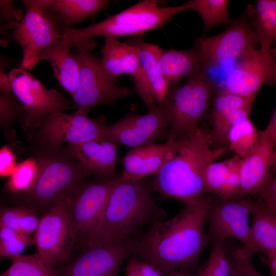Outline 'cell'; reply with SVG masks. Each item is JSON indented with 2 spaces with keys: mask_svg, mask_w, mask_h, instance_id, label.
<instances>
[{
  "mask_svg": "<svg viewBox=\"0 0 276 276\" xmlns=\"http://www.w3.org/2000/svg\"><path fill=\"white\" fill-rule=\"evenodd\" d=\"M212 199L207 194L196 203L185 205L173 217L151 224L140 238L134 240L132 254L164 275L192 268L210 242L205 225Z\"/></svg>",
  "mask_w": 276,
  "mask_h": 276,
  "instance_id": "cell-1",
  "label": "cell"
},
{
  "mask_svg": "<svg viewBox=\"0 0 276 276\" xmlns=\"http://www.w3.org/2000/svg\"><path fill=\"white\" fill-rule=\"evenodd\" d=\"M175 142L173 155L153 176V188L163 197L185 205L193 204L208 194L205 186L207 168L228 148H213L210 131L201 127Z\"/></svg>",
  "mask_w": 276,
  "mask_h": 276,
  "instance_id": "cell-2",
  "label": "cell"
},
{
  "mask_svg": "<svg viewBox=\"0 0 276 276\" xmlns=\"http://www.w3.org/2000/svg\"><path fill=\"white\" fill-rule=\"evenodd\" d=\"M154 191L152 181L145 178L123 180L119 177L85 246L131 238L146 224L165 219L166 212L156 203Z\"/></svg>",
  "mask_w": 276,
  "mask_h": 276,
  "instance_id": "cell-3",
  "label": "cell"
},
{
  "mask_svg": "<svg viewBox=\"0 0 276 276\" xmlns=\"http://www.w3.org/2000/svg\"><path fill=\"white\" fill-rule=\"evenodd\" d=\"M187 10L185 4L178 6H161L158 1L144 0L110 16L98 23L81 28L62 26V40L71 49H94L96 42L91 37L100 36L119 37L142 35L162 27L177 13Z\"/></svg>",
  "mask_w": 276,
  "mask_h": 276,
  "instance_id": "cell-4",
  "label": "cell"
},
{
  "mask_svg": "<svg viewBox=\"0 0 276 276\" xmlns=\"http://www.w3.org/2000/svg\"><path fill=\"white\" fill-rule=\"evenodd\" d=\"M38 173L33 187L24 193L33 206L46 211L65 204L90 175L71 155L67 148L51 150H35Z\"/></svg>",
  "mask_w": 276,
  "mask_h": 276,
  "instance_id": "cell-5",
  "label": "cell"
},
{
  "mask_svg": "<svg viewBox=\"0 0 276 276\" xmlns=\"http://www.w3.org/2000/svg\"><path fill=\"white\" fill-rule=\"evenodd\" d=\"M216 89L205 72L188 78L182 85L168 88L160 105L169 124L167 141L174 143L189 137L200 127Z\"/></svg>",
  "mask_w": 276,
  "mask_h": 276,
  "instance_id": "cell-6",
  "label": "cell"
},
{
  "mask_svg": "<svg viewBox=\"0 0 276 276\" xmlns=\"http://www.w3.org/2000/svg\"><path fill=\"white\" fill-rule=\"evenodd\" d=\"M26 12L11 35L22 50L20 68L30 70L39 61L41 53L62 39V26L42 0L21 1Z\"/></svg>",
  "mask_w": 276,
  "mask_h": 276,
  "instance_id": "cell-7",
  "label": "cell"
},
{
  "mask_svg": "<svg viewBox=\"0 0 276 276\" xmlns=\"http://www.w3.org/2000/svg\"><path fill=\"white\" fill-rule=\"evenodd\" d=\"M105 125L104 117L95 120L76 111L72 114L53 112L42 119L30 139L35 150H56L62 148L64 143L69 145L104 140L102 132Z\"/></svg>",
  "mask_w": 276,
  "mask_h": 276,
  "instance_id": "cell-8",
  "label": "cell"
},
{
  "mask_svg": "<svg viewBox=\"0 0 276 276\" xmlns=\"http://www.w3.org/2000/svg\"><path fill=\"white\" fill-rule=\"evenodd\" d=\"M74 55L79 67V82L72 96L77 113L87 116L94 106L112 105L116 100L133 93L111 80L103 69L101 59L89 51L76 48Z\"/></svg>",
  "mask_w": 276,
  "mask_h": 276,
  "instance_id": "cell-9",
  "label": "cell"
},
{
  "mask_svg": "<svg viewBox=\"0 0 276 276\" xmlns=\"http://www.w3.org/2000/svg\"><path fill=\"white\" fill-rule=\"evenodd\" d=\"M11 90L22 104L26 115L24 125L32 132L47 114L75 107L70 100L55 89H47L33 75L21 68L8 75Z\"/></svg>",
  "mask_w": 276,
  "mask_h": 276,
  "instance_id": "cell-10",
  "label": "cell"
},
{
  "mask_svg": "<svg viewBox=\"0 0 276 276\" xmlns=\"http://www.w3.org/2000/svg\"><path fill=\"white\" fill-rule=\"evenodd\" d=\"M258 37L245 14L234 20L224 31L217 35L197 38L198 48L203 70L233 64L247 52L256 49Z\"/></svg>",
  "mask_w": 276,
  "mask_h": 276,
  "instance_id": "cell-11",
  "label": "cell"
},
{
  "mask_svg": "<svg viewBox=\"0 0 276 276\" xmlns=\"http://www.w3.org/2000/svg\"><path fill=\"white\" fill-rule=\"evenodd\" d=\"M119 178L83 183L65 204L77 242L84 247L90 241Z\"/></svg>",
  "mask_w": 276,
  "mask_h": 276,
  "instance_id": "cell-12",
  "label": "cell"
},
{
  "mask_svg": "<svg viewBox=\"0 0 276 276\" xmlns=\"http://www.w3.org/2000/svg\"><path fill=\"white\" fill-rule=\"evenodd\" d=\"M253 202L249 197L224 200L212 199L206 214L211 242L234 238L257 252L249 222Z\"/></svg>",
  "mask_w": 276,
  "mask_h": 276,
  "instance_id": "cell-13",
  "label": "cell"
},
{
  "mask_svg": "<svg viewBox=\"0 0 276 276\" xmlns=\"http://www.w3.org/2000/svg\"><path fill=\"white\" fill-rule=\"evenodd\" d=\"M34 241L37 253L53 268L67 260L77 241L63 204L51 208L39 218Z\"/></svg>",
  "mask_w": 276,
  "mask_h": 276,
  "instance_id": "cell-14",
  "label": "cell"
},
{
  "mask_svg": "<svg viewBox=\"0 0 276 276\" xmlns=\"http://www.w3.org/2000/svg\"><path fill=\"white\" fill-rule=\"evenodd\" d=\"M276 84V49L251 50L232 66L223 88L239 96L256 97L264 85Z\"/></svg>",
  "mask_w": 276,
  "mask_h": 276,
  "instance_id": "cell-15",
  "label": "cell"
},
{
  "mask_svg": "<svg viewBox=\"0 0 276 276\" xmlns=\"http://www.w3.org/2000/svg\"><path fill=\"white\" fill-rule=\"evenodd\" d=\"M134 240L84 247L76 258L56 269L57 276H118L125 259L132 254Z\"/></svg>",
  "mask_w": 276,
  "mask_h": 276,
  "instance_id": "cell-16",
  "label": "cell"
},
{
  "mask_svg": "<svg viewBox=\"0 0 276 276\" xmlns=\"http://www.w3.org/2000/svg\"><path fill=\"white\" fill-rule=\"evenodd\" d=\"M101 53V64L107 75L117 82L121 75L130 74L134 92L144 102L148 111L155 109L157 105L142 66L137 47L128 41L121 42L117 38L106 37Z\"/></svg>",
  "mask_w": 276,
  "mask_h": 276,
  "instance_id": "cell-17",
  "label": "cell"
},
{
  "mask_svg": "<svg viewBox=\"0 0 276 276\" xmlns=\"http://www.w3.org/2000/svg\"><path fill=\"white\" fill-rule=\"evenodd\" d=\"M168 120L160 106L146 114L134 111L115 123L106 124L103 129V138L116 145L132 148L154 143L167 137Z\"/></svg>",
  "mask_w": 276,
  "mask_h": 276,
  "instance_id": "cell-18",
  "label": "cell"
},
{
  "mask_svg": "<svg viewBox=\"0 0 276 276\" xmlns=\"http://www.w3.org/2000/svg\"><path fill=\"white\" fill-rule=\"evenodd\" d=\"M71 155L87 171L99 180H113L120 176L117 172V145L108 140H92L69 144Z\"/></svg>",
  "mask_w": 276,
  "mask_h": 276,
  "instance_id": "cell-19",
  "label": "cell"
},
{
  "mask_svg": "<svg viewBox=\"0 0 276 276\" xmlns=\"http://www.w3.org/2000/svg\"><path fill=\"white\" fill-rule=\"evenodd\" d=\"M176 142L151 143L132 148L123 157V180H140L155 175L172 156Z\"/></svg>",
  "mask_w": 276,
  "mask_h": 276,
  "instance_id": "cell-20",
  "label": "cell"
},
{
  "mask_svg": "<svg viewBox=\"0 0 276 276\" xmlns=\"http://www.w3.org/2000/svg\"><path fill=\"white\" fill-rule=\"evenodd\" d=\"M275 148L259 139L257 147L241 158L239 172L241 197L257 195L272 175L271 170Z\"/></svg>",
  "mask_w": 276,
  "mask_h": 276,
  "instance_id": "cell-21",
  "label": "cell"
},
{
  "mask_svg": "<svg viewBox=\"0 0 276 276\" xmlns=\"http://www.w3.org/2000/svg\"><path fill=\"white\" fill-rule=\"evenodd\" d=\"M241 159L236 155L225 161L211 163L205 175L207 193L214 194L224 200L242 198L239 172Z\"/></svg>",
  "mask_w": 276,
  "mask_h": 276,
  "instance_id": "cell-22",
  "label": "cell"
},
{
  "mask_svg": "<svg viewBox=\"0 0 276 276\" xmlns=\"http://www.w3.org/2000/svg\"><path fill=\"white\" fill-rule=\"evenodd\" d=\"M160 62L168 88L177 85L183 78L205 72L199 50L195 45L187 50L163 49Z\"/></svg>",
  "mask_w": 276,
  "mask_h": 276,
  "instance_id": "cell-23",
  "label": "cell"
},
{
  "mask_svg": "<svg viewBox=\"0 0 276 276\" xmlns=\"http://www.w3.org/2000/svg\"><path fill=\"white\" fill-rule=\"evenodd\" d=\"M40 60L51 64L59 84L73 96L79 82V67L75 55L62 39L44 50L39 56Z\"/></svg>",
  "mask_w": 276,
  "mask_h": 276,
  "instance_id": "cell-24",
  "label": "cell"
},
{
  "mask_svg": "<svg viewBox=\"0 0 276 276\" xmlns=\"http://www.w3.org/2000/svg\"><path fill=\"white\" fill-rule=\"evenodd\" d=\"M127 41L137 47L141 63L152 95L157 105L160 106L168 89L160 62L163 49L156 44L144 42L142 35L135 36Z\"/></svg>",
  "mask_w": 276,
  "mask_h": 276,
  "instance_id": "cell-25",
  "label": "cell"
},
{
  "mask_svg": "<svg viewBox=\"0 0 276 276\" xmlns=\"http://www.w3.org/2000/svg\"><path fill=\"white\" fill-rule=\"evenodd\" d=\"M250 224L257 252L266 257L276 252V213L258 198L254 201Z\"/></svg>",
  "mask_w": 276,
  "mask_h": 276,
  "instance_id": "cell-26",
  "label": "cell"
},
{
  "mask_svg": "<svg viewBox=\"0 0 276 276\" xmlns=\"http://www.w3.org/2000/svg\"><path fill=\"white\" fill-rule=\"evenodd\" d=\"M44 6L57 17L62 26H71L93 17L108 7L106 0H42Z\"/></svg>",
  "mask_w": 276,
  "mask_h": 276,
  "instance_id": "cell-27",
  "label": "cell"
},
{
  "mask_svg": "<svg viewBox=\"0 0 276 276\" xmlns=\"http://www.w3.org/2000/svg\"><path fill=\"white\" fill-rule=\"evenodd\" d=\"M245 15L255 29L264 52L270 51L276 42V0H258L247 4Z\"/></svg>",
  "mask_w": 276,
  "mask_h": 276,
  "instance_id": "cell-28",
  "label": "cell"
},
{
  "mask_svg": "<svg viewBox=\"0 0 276 276\" xmlns=\"http://www.w3.org/2000/svg\"><path fill=\"white\" fill-rule=\"evenodd\" d=\"M228 148L241 158L250 153L259 143V132L249 118L233 125L227 134Z\"/></svg>",
  "mask_w": 276,
  "mask_h": 276,
  "instance_id": "cell-29",
  "label": "cell"
},
{
  "mask_svg": "<svg viewBox=\"0 0 276 276\" xmlns=\"http://www.w3.org/2000/svg\"><path fill=\"white\" fill-rule=\"evenodd\" d=\"M227 0H191L185 5L187 10H192L201 16L206 33L213 27L220 24H232L234 20L228 13Z\"/></svg>",
  "mask_w": 276,
  "mask_h": 276,
  "instance_id": "cell-30",
  "label": "cell"
},
{
  "mask_svg": "<svg viewBox=\"0 0 276 276\" xmlns=\"http://www.w3.org/2000/svg\"><path fill=\"white\" fill-rule=\"evenodd\" d=\"M1 276H57L56 269L37 253L20 255L12 259V264Z\"/></svg>",
  "mask_w": 276,
  "mask_h": 276,
  "instance_id": "cell-31",
  "label": "cell"
},
{
  "mask_svg": "<svg viewBox=\"0 0 276 276\" xmlns=\"http://www.w3.org/2000/svg\"><path fill=\"white\" fill-rule=\"evenodd\" d=\"M256 97H245L232 94L223 88L215 91L211 113L212 128L232 111L241 108H251Z\"/></svg>",
  "mask_w": 276,
  "mask_h": 276,
  "instance_id": "cell-32",
  "label": "cell"
},
{
  "mask_svg": "<svg viewBox=\"0 0 276 276\" xmlns=\"http://www.w3.org/2000/svg\"><path fill=\"white\" fill-rule=\"evenodd\" d=\"M209 258L198 270L196 276H236L231 261L228 259L225 242H211Z\"/></svg>",
  "mask_w": 276,
  "mask_h": 276,
  "instance_id": "cell-33",
  "label": "cell"
},
{
  "mask_svg": "<svg viewBox=\"0 0 276 276\" xmlns=\"http://www.w3.org/2000/svg\"><path fill=\"white\" fill-rule=\"evenodd\" d=\"M26 113L22 104L11 91L1 94L0 124L5 130L7 138L14 137L12 126L17 121L24 122Z\"/></svg>",
  "mask_w": 276,
  "mask_h": 276,
  "instance_id": "cell-34",
  "label": "cell"
},
{
  "mask_svg": "<svg viewBox=\"0 0 276 276\" xmlns=\"http://www.w3.org/2000/svg\"><path fill=\"white\" fill-rule=\"evenodd\" d=\"M38 173V165L34 157L16 166L6 183L7 189L13 193H24L33 186Z\"/></svg>",
  "mask_w": 276,
  "mask_h": 276,
  "instance_id": "cell-35",
  "label": "cell"
},
{
  "mask_svg": "<svg viewBox=\"0 0 276 276\" xmlns=\"http://www.w3.org/2000/svg\"><path fill=\"white\" fill-rule=\"evenodd\" d=\"M34 244V239L11 229L0 227V257L11 260Z\"/></svg>",
  "mask_w": 276,
  "mask_h": 276,
  "instance_id": "cell-36",
  "label": "cell"
},
{
  "mask_svg": "<svg viewBox=\"0 0 276 276\" xmlns=\"http://www.w3.org/2000/svg\"><path fill=\"white\" fill-rule=\"evenodd\" d=\"M125 276H165L152 264L136 257L128 260Z\"/></svg>",
  "mask_w": 276,
  "mask_h": 276,
  "instance_id": "cell-37",
  "label": "cell"
},
{
  "mask_svg": "<svg viewBox=\"0 0 276 276\" xmlns=\"http://www.w3.org/2000/svg\"><path fill=\"white\" fill-rule=\"evenodd\" d=\"M254 252L251 250H244L234 258L232 265L236 275L264 276L260 273L254 266Z\"/></svg>",
  "mask_w": 276,
  "mask_h": 276,
  "instance_id": "cell-38",
  "label": "cell"
},
{
  "mask_svg": "<svg viewBox=\"0 0 276 276\" xmlns=\"http://www.w3.org/2000/svg\"><path fill=\"white\" fill-rule=\"evenodd\" d=\"M0 10L1 22L5 27L12 26V24L16 27L17 21H20L24 16L21 10L14 5L13 1L1 0Z\"/></svg>",
  "mask_w": 276,
  "mask_h": 276,
  "instance_id": "cell-39",
  "label": "cell"
},
{
  "mask_svg": "<svg viewBox=\"0 0 276 276\" xmlns=\"http://www.w3.org/2000/svg\"><path fill=\"white\" fill-rule=\"evenodd\" d=\"M22 208L3 207L0 211V227L19 232V222Z\"/></svg>",
  "mask_w": 276,
  "mask_h": 276,
  "instance_id": "cell-40",
  "label": "cell"
},
{
  "mask_svg": "<svg viewBox=\"0 0 276 276\" xmlns=\"http://www.w3.org/2000/svg\"><path fill=\"white\" fill-rule=\"evenodd\" d=\"M39 222V219L33 210L22 208L19 223V232L26 235L35 233Z\"/></svg>",
  "mask_w": 276,
  "mask_h": 276,
  "instance_id": "cell-41",
  "label": "cell"
},
{
  "mask_svg": "<svg viewBox=\"0 0 276 276\" xmlns=\"http://www.w3.org/2000/svg\"><path fill=\"white\" fill-rule=\"evenodd\" d=\"M257 195L276 213V177L273 174Z\"/></svg>",
  "mask_w": 276,
  "mask_h": 276,
  "instance_id": "cell-42",
  "label": "cell"
},
{
  "mask_svg": "<svg viewBox=\"0 0 276 276\" xmlns=\"http://www.w3.org/2000/svg\"><path fill=\"white\" fill-rule=\"evenodd\" d=\"M15 167L14 154L8 147L4 146L0 150L1 177L10 176Z\"/></svg>",
  "mask_w": 276,
  "mask_h": 276,
  "instance_id": "cell-43",
  "label": "cell"
},
{
  "mask_svg": "<svg viewBox=\"0 0 276 276\" xmlns=\"http://www.w3.org/2000/svg\"><path fill=\"white\" fill-rule=\"evenodd\" d=\"M259 139L269 143L276 148V107L266 127L259 131Z\"/></svg>",
  "mask_w": 276,
  "mask_h": 276,
  "instance_id": "cell-44",
  "label": "cell"
},
{
  "mask_svg": "<svg viewBox=\"0 0 276 276\" xmlns=\"http://www.w3.org/2000/svg\"><path fill=\"white\" fill-rule=\"evenodd\" d=\"M5 70L1 67L0 74V92L1 94H5L11 92V88L10 82L8 78V76H7L4 73Z\"/></svg>",
  "mask_w": 276,
  "mask_h": 276,
  "instance_id": "cell-45",
  "label": "cell"
},
{
  "mask_svg": "<svg viewBox=\"0 0 276 276\" xmlns=\"http://www.w3.org/2000/svg\"><path fill=\"white\" fill-rule=\"evenodd\" d=\"M263 260L270 268V276H276V252Z\"/></svg>",
  "mask_w": 276,
  "mask_h": 276,
  "instance_id": "cell-46",
  "label": "cell"
},
{
  "mask_svg": "<svg viewBox=\"0 0 276 276\" xmlns=\"http://www.w3.org/2000/svg\"><path fill=\"white\" fill-rule=\"evenodd\" d=\"M165 276H195L189 270H179L171 272Z\"/></svg>",
  "mask_w": 276,
  "mask_h": 276,
  "instance_id": "cell-47",
  "label": "cell"
},
{
  "mask_svg": "<svg viewBox=\"0 0 276 276\" xmlns=\"http://www.w3.org/2000/svg\"><path fill=\"white\" fill-rule=\"evenodd\" d=\"M272 173L276 177V148L275 149L273 160L271 168Z\"/></svg>",
  "mask_w": 276,
  "mask_h": 276,
  "instance_id": "cell-48",
  "label": "cell"
},
{
  "mask_svg": "<svg viewBox=\"0 0 276 276\" xmlns=\"http://www.w3.org/2000/svg\"><path fill=\"white\" fill-rule=\"evenodd\" d=\"M237 276H239V275H237Z\"/></svg>",
  "mask_w": 276,
  "mask_h": 276,
  "instance_id": "cell-49",
  "label": "cell"
}]
</instances>
